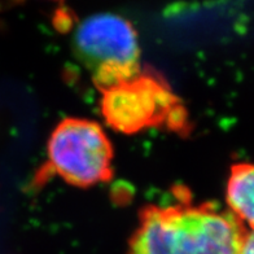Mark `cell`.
I'll use <instances>...</instances> for the list:
<instances>
[{
	"label": "cell",
	"mask_w": 254,
	"mask_h": 254,
	"mask_svg": "<svg viewBox=\"0 0 254 254\" xmlns=\"http://www.w3.org/2000/svg\"><path fill=\"white\" fill-rule=\"evenodd\" d=\"M251 232L234 214L211 204L151 205L141 210L128 254H239Z\"/></svg>",
	"instance_id": "1"
},
{
	"label": "cell",
	"mask_w": 254,
	"mask_h": 254,
	"mask_svg": "<svg viewBox=\"0 0 254 254\" xmlns=\"http://www.w3.org/2000/svg\"><path fill=\"white\" fill-rule=\"evenodd\" d=\"M101 113L113 130L134 135L152 127H167L183 132L190 127L188 113L181 99L160 75L139 71L101 92Z\"/></svg>",
	"instance_id": "2"
},
{
	"label": "cell",
	"mask_w": 254,
	"mask_h": 254,
	"mask_svg": "<svg viewBox=\"0 0 254 254\" xmlns=\"http://www.w3.org/2000/svg\"><path fill=\"white\" fill-rule=\"evenodd\" d=\"M48 161L37 181L52 175L75 187H91L113 174V148L105 131L94 121L66 118L55 127L47 145Z\"/></svg>",
	"instance_id": "3"
},
{
	"label": "cell",
	"mask_w": 254,
	"mask_h": 254,
	"mask_svg": "<svg viewBox=\"0 0 254 254\" xmlns=\"http://www.w3.org/2000/svg\"><path fill=\"white\" fill-rule=\"evenodd\" d=\"M74 47L101 92L140 71L136 30L118 14L97 13L82 21L74 34Z\"/></svg>",
	"instance_id": "4"
},
{
	"label": "cell",
	"mask_w": 254,
	"mask_h": 254,
	"mask_svg": "<svg viewBox=\"0 0 254 254\" xmlns=\"http://www.w3.org/2000/svg\"><path fill=\"white\" fill-rule=\"evenodd\" d=\"M254 173L251 164H236L231 167L227 182V204L232 214L240 222H247L248 228H253Z\"/></svg>",
	"instance_id": "5"
},
{
	"label": "cell",
	"mask_w": 254,
	"mask_h": 254,
	"mask_svg": "<svg viewBox=\"0 0 254 254\" xmlns=\"http://www.w3.org/2000/svg\"><path fill=\"white\" fill-rule=\"evenodd\" d=\"M239 254H253V234H248L244 243L241 245Z\"/></svg>",
	"instance_id": "6"
}]
</instances>
